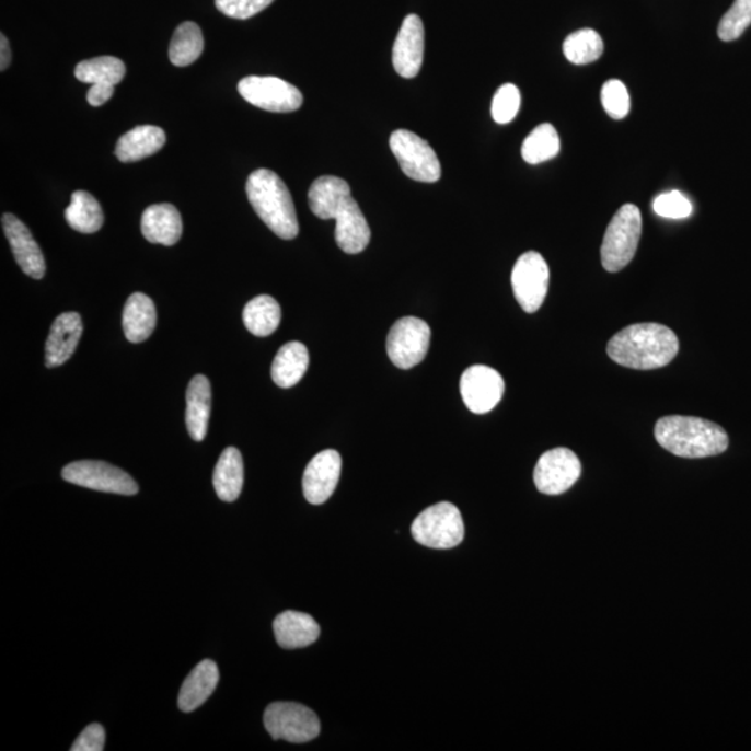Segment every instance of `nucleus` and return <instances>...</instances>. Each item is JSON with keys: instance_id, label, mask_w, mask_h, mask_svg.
Returning <instances> with one entry per match:
<instances>
[{"instance_id": "34", "label": "nucleus", "mask_w": 751, "mask_h": 751, "mask_svg": "<svg viewBox=\"0 0 751 751\" xmlns=\"http://www.w3.org/2000/svg\"><path fill=\"white\" fill-rule=\"evenodd\" d=\"M521 109V92L513 84H504L493 97L492 116L498 125H508Z\"/></svg>"}, {"instance_id": "13", "label": "nucleus", "mask_w": 751, "mask_h": 751, "mask_svg": "<svg viewBox=\"0 0 751 751\" xmlns=\"http://www.w3.org/2000/svg\"><path fill=\"white\" fill-rule=\"evenodd\" d=\"M580 472H582V465L578 455L569 449L559 447L540 457L534 467V485L540 493L559 496L578 482Z\"/></svg>"}, {"instance_id": "32", "label": "nucleus", "mask_w": 751, "mask_h": 751, "mask_svg": "<svg viewBox=\"0 0 751 751\" xmlns=\"http://www.w3.org/2000/svg\"><path fill=\"white\" fill-rule=\"evenodd\" d=\"M564 55L570 63L582 66L593 63L604 53L603 39L594 30L576 31L564 41Z\"/></svg>"}, {"instance_id": "21", "label": "nucleus", "mask_w": 751, "mask_h": 751, "mask_svg": "<svg viewBox=\"0 0 751 751\" xmlns=\"http://www.w3.org/2000/svg\"><path fill=\"white\" fill-rule=\"evenodd\" d=\"M212 406V389L207 376H194L187 389V414L185 424L189 436L195 441H203L208 434V424Z\"/></svg>"}, {"instance_id": "27", "label": "nucleus", "mask_w": 751, "mask_h": 751, "mask_svg": "<svg viewBox=\"0 0 751 751\" xmlns=\"http://www.w3.org/2000/svg\"><path fill=\"white\" fill-rule=\"evenodd\" d=\"M243 321L256 337H267L277 331L281 321L279 302L270 296H259L246 303Z\"/></svg>"}, {"instance_id": "20", "label": "nucleus", "mask_w": 751, "mask_h": 751, "mask_svg": "<svg viewBox=\"0 0 751 751\" xmlns=\"http://www.w3.org/2000/svg\"><path fill=\"white\" fill-rule=\"evenodd\" d=\"M277 643L287 650L311 646L321 636V627L311 615L285 611L273 622Z\"/></svg>"}, {"instance_id": "9", "label": "nucleus", "mask_w": 751, "mask_h": 751, "mask_svg": "<svg viewBox=\"0 0 751 751\" xmlns=\"http://www.w3.org/2000/svg\"><path fill=\"white\" fill-rule=\"evenodd\" d=\"M63 480L91 490L134 496L140 492L137 482L120 467L104 461L71 462L61 472Z\"/></svg>"}, {"instance_id": "26", "label": "nucleus", "mask_w": 751, "mask_h": 751, "mask_svg": "<svg viewBox=\"0 0 751 751\" xmlns=\"http://www.w3.org/2000/svg\"><path fill=\"white\" fill-rule=\"evenodd\" d=\"M213 486L221 501L233 502L240 497L244 486V462L234 447H229L220 455L215 467Z\"/></svg>"}, {"instance_id": "17", "label": "nucleus", "mask_w": 751, "mask_h": 751, "mask_svg": "<svg viewBox=\"0 0 751 751\" xmlns=\"http://www.w3.org/2000/svg\"><path fill=\"white\" fill-rule=\"evenodd\" d=\"M2 224L18 265L33 279H43L46 271L44 254L27 226L12 213L2 216Z\"/></svg>"}, {"instance_id": "12", "label": "nucleus", "mask_w": 751, "mask_h": 751, "mask_svg": "<svg viewBox=\"0 0 751 751\" xmlns=\"http://www.w3.org/2000/svg\"><path fill=\"white\" fill-rule=\"evenodd\" d=\"M512 290L519 305L528 313H534L543 305L548 291L550 270L547 262L539 252L529 251L519 256L513 266Z\"/></svg>"}, {"instance_id": "36", "label": "nucleus", "mask_w": 751, "mask_h": 751, "mask_svg": "<svg viewBox=\"0 0 751 751\" xmlns=\"http://www.w3.org/2000/svg\"><path fill=\"white\" fill-rule=\"evenodd\" d=\"M655 212L666 219H686L692 215V203L679 192L661 194L652 204Z\"/></svg>"}, {"instance_id": "15", "label": "nucleus", "mask_w": 751, "mask_h": 751, "mask_svg": "<svg viewBox=\"0 0 751 751\" xmlns=\"http://www.w3.org/2000/svg\"><path fill=\"white\" fill-rule=\"evenodd\" d=\"M342 455L336 450H324L312 458L303 472L302 488L307 501L321 506L333 496L342 475Z\"/></svg>"}, {"instance_id": "18", "label": "nucleus", "mask_w": 751, "mask_h": 751, "mask_svg": "<svg viewBox=\"0 0 751 751\" xmlns=\"http://www.w3.org/2000/svg\"><path fill=\"white\" fill-rule=\"evenodd\" d=\"M82 336V319L77 312L61 313L50 327L45 347V363L48 368L61 367L69 361Z\"/></svg>"}, {"instance_id": "37", "label": "nucleus", "mask_w": 751, "mask_h": 751, "mask_svg": "<svg viewBox=\"0 0 751 751\" xmlns=\"http://www.w3.org/2000/svg\"><path fill=\"white\" fill-rule=\"evenodd\" d=\"M216 8L228 18L246 20L269 8L275 0H215Z\"/></svg>"}, {"instance_id": "25", "label": "nucleus", "mask_w": 751, "mask_h": 751, "mask_svg": "<svg viewBox=\"0 0 751 751\" xmlns=\"http://www.w3.org/2000/svg\"><path fill=\"white\" fill-rule=\"evenodd\" d=\"M310 367V353L300 342L287 343L277 353L271 365V379L279 388H294Z\"/></svg>"}, {"instance_id": "8", "label": "nucleus", "mask_w": 751, "mask_h": 751, "mask_svg": "<svg viewBox=\"0 0 751 751\" xmlns=\"http://www.w3.org/2000/svg\"><path fill=\"white\" fill-rule=\"evenodd\" d=\"M265 727L275 740L307 743L321 733V721L311 708L298 703H273L265 712Z\"/></svg>"}, {"instance_id": "33", "label": "nucleus", "mask_w": 751, "mask_h": 751, "mask_svg": "<svg viewBox=\"0 0 751 751\" xmlns=\"http://www.w3.org/2000/svg\"><path fill=\"white\" fill-rule=\"evenodd\" d=\"M751 24V0H735L718 25V37L730 43L738 39Z\"/></svg>"}, {"instance_id": "11", "label": "nucleus", "mask_w": 751, "mask_h": 751, "mask_svg": "<svg viewBox=\"0 0 751 751\" xmlns=\"http://www.w3.org/2000/svg\"><path fill=\"white\" fill-rule=\"evenodd\" d=\"M239 92L252 106L273 113L296 112L303 102L297 86L277 77H245L239 82Z\"/></svg>"}, {"instance_id": "39", "label": "nucleus", "mask_w": 751, "mask_h": 751, "mask_svg": "<svg viewBox=\"0 0 751 751\" xmlns=\"http://www.w3.org/2000/svg\"><path fill=\"white\" fill-rule=\"evenodd\" d=\"M113 92H115V85L95 84L91 86L89 94H86V101H89L91 106H102L111 100Z\"/></svg>"}, {"instance_id": "10", "label": "nucleus", "mask_w": 751, "mask_h": 751, "mask_svg": "<svg viewBox=\"0 0 751 751\" xmlns=\"http://www.w3.org/2000/svg\"><path fill=\"white\" fill-rule=\"evenodd\" d=\"M431 331L429 324L418 317H403L393 324L388 337L391 362L400 369L419 365L428 355Z\"/></svg>"}, {"instance_id": "22", "label": "nucleus", "mask_w": 751, "mask_h": 751, "mask_svg": "<svg viewBox=\"0 0 751 751\" xmlns=\"http://www.w3.org/2000/svg\"><path fill=\"white\" fill-rule=\"evenodd\" d=\"M219 683V668L212 660H204L185 679L178 694V707L192 713L203 706Z\"/></svg>"}, {"instance_id": "5", "label": "nucleus", "mask_w": 751, "mask_h": 751, "mask_svg": "<svg viewBox=\"0 0 751 751\" xmlns=\"http://www.w3.org/2000/svg\"><path fill=\"white\" fill-rule=\"evenodd\" d=\"M642 236V213L636 205L626 204L610 221L606 228L603 245H601V262L604 269L616 273L635 258Z\"/></svg>"}, {"instance_id": "40", "label": "nucleus", "mask_w": 751, "mask_h": 751, "mask_svg": "<svg viewBox=\"0 0 751 751\" xmlns=\"http://www.w3.org/2000/svg\"><path fill=\"white\" fill-rule=\"evenodd\" d=\"M10 61H12V50H10L8 38L2 34L0 35V70H7Z\"/></svg>"}, {"instance_id": "19", "label": "nucleus", "mask_w": 751, "mask_h": 751, "mask_svg": "<svg viewBox=\"0 0 751 751\" xmlns=\"http://www.w3.org/2000/svg\"><path fill=\"white\" fill-rule=\"evenodd\" d=\"M141 230L149 243L172 246L182 239V215L173 205H152L142 215Z\"/></svg>"}, {"instance_id": "3", "label": "nucleus", "mask_w": 751, "mask_h": 751, "mask_svg": "<svg viewBox=\"0 0 751 751\" xmlns=\"http://www.w3.org/2000/svg\"><path fill=\"white\" fill-rule=\"evenodd\" d=\"M658 444L681 458H707L728 450L729 437L721 426L693 416H666L657 421Z\"/></svg>"}, {"instance_id": "38", "label": "nucleus", "mask_w": 751, "mask_h": 751, "mask_svg": "<svg viewBox=\"0 0 751 751\" xmlns=\"http://www.w3.org/2000/svg\"><path fill=\"white\" fill-rule=\"evenodd\" d=\"M105 729L100 724H91L80 733L71 751H102L105 749Z\"/></svg>"}, {"instance_id": "28", "label": "nucleus", "mask_w": 751, "mask_h": 751, "mask_svg": "<svg viewBox=\"0 0 751 751\" xmlns=\"http://www.w3.org/2000/svg\"><path fill=\"white\" fill-rule=\"evenodd\" d=\"M65 216L71 229L84 234L96 233L105 221L100 203L86 192H76L71 195V204L67 207Z\"/></svg>"}, {"instance_id": "7", "label": "nucleus", "mask_w": 751, "mask_h": 751, "mask_svg": "<svg viewBox=\"0 0 751 751\" xmlns=\"http://www.w3.org/2000/svg\"><path fill=\"white\" fill-rule=\"evenodd\" d=\"M390 148L406 177L420 183H436L441 177V163L428 142L408 130L391 134Z\"/></svg>"}, {"instance_id": "29", "label": "nucleus", "mask_w": 751, "mask_h": 751, "mask_svg": "<svg viewBox=\"0 0 751 751\" xmlns=\"http://www.w3.org/2000/svg\"><path fill=\"white\" fill-rule=\"evenodd\" d=\"M204 35L199 25L193 22L180 24L170 43L169 58L174 66L195 63L204 53Z\"/></svg>"}, {"instance_id": "14", "label": "nucleus", "mask_w": 751, "mask_h": 751, "mask_svg": "<svg viewBox=\"0 0 751 751\" xmlns=\"http://www.w3.org/2000/svg\"><path fill=\"white\" fill-rule=\"evenodd\" d=\"M460 389L467 409L483 415L490 413L500 403L506 383L496 369L473 365L462 373Z\"/></svg>"}, {"instance_id": "24", "label": "nucleus", "mask_w": 751, "mask_h": 751, "mask_svg": "<svg viewBox=\"0 0 751 751\" xmlns=\"http://www.w3.org/2000/svg\"><path fill=\"white\" fill-rule=\"evenodd\" d=\"M157 327V308L151 298L136 292L123 310V331L128 342L138 344L152 336Z\"/></svg>"}, {"instance_id": "23", "label": "nucleus", "mask_w": 751, "mask_h": 751, "mask_svg": "<svg viewBox=\"0 0 751 751\" xmlns=\"http://www.w3.org/2000/svg\"><path fill=\"white\" fill-rule=\"evenodd\" d=\"M166 143V134L161 127L138 126L117 141L116 157L123 163L142 161L155 155Z\"/></svg>"}, {"instance_id": "30", "label": "nucleus", "mask_w": 751, "mask_h": 751, "mask_svg": "<svg viewBox=\"0 0 751 751\" xmlns=\"http://www.w3.org/2000/svg\"><path fill=\"white\" fill-rule=\"evenodd\" d=\"M76 79L85 84L117 85L126 76V66L113 56L80 61L76 67Z\"/></svg>"}, {"instance_id": "6", "label": "nucleus", "mask_w": 751, "mask_h": 751, "mask_svg": "<svg viewBox=\"0 0 751 751\" xmlns=\"http://www.w3.org/2000/svg\"><path fill=\"white\" fill-rule=\"evenodd\" d=\"M411 532L416 542L425 547L454 548L465 538L464 519L454 504L439 502L419 513Z\"/></svg>"}, {"instance_id": "16", "label": "nucleus", "mask_w": 751, "mask_h": 751, "mask_svg": "<svg viewBox=\"0 0 751 751\" xmlns=\"http://www.w3.org/2000/svg\"><path fill=\"white\" fill-rule=\"evenodd\" d=\"M425 54V27L419 15L409 14L401 25L393 48L394 70L404 79L419 74Z\"/></svg>"}, {"instance_id": "2", "label": "nucleus", "mask_w": 751, "mask_h": 751, "mask_svg": "<svg viewBox=\"0 0 751 751\" xmlns=\"http://www.w3.org/2000/svg\"><path fill=\"white\" fill-rule=\"evenodd\" d=\"M678 351L677 334L658 323H637L622 328L606 346V354L612 361L637 370L667 367Z\"/></svg>"}, {"instance_id": "4", "label": "nucleus", "mask_w": 751, "mask_h": 751, "mask_svg": "<svg viewBox=\"0 0 751 751\" xmlns=\"http://www.w3.org/2000/svg\"><path fill=\"white\" fill-rule=\"evenodd\" d=\"M245 188L252 208L267 228L282 240H294L300 226L285 182L271 170L259 169L250 174Z\"/></svg>"}, {"instance_id": "1", "label": "nucleus", "mask_w": 751, "mask_h": 751, "mask_svg": "<svg viewBox=\"0 0 751 751\" xmlns=\"http://www.w3.org/2000/svg\"><path fill=\"white\" fill-rule=\"evenodd\" d=\"M313 215L322 220H336V243L346 254L367 250L370 228L346 180L322 176L315 180L308 193Z\"/></svg>"}, {"instance_id": "31", "label": "nucleus", "mask_w": 751, "mask_h": 751, "mask_svg": "<svg viewBox=\"0 0 751 751\" xmlns=\"http://www.w3.org/2000/svg\"><path fill=\"white\" fill-rule=\"evenodd\" d=\"M561 148L559 136L554 126L544 123L529 134L522 146L524 162L539 164L558 155Z\"/></svg>"}, {"instance_id": "35", "label": "nucleus", "mask_w": 751, "mask_h": 751, "mask_svg": "<svg viewBox=\"0 0 751 751\" xmlns=\"http://www.w3.org/2000/svg\"><path fill=\"white\" fill-rule=\"evenodd\" d=\"M601 102H603L606 115L615 120L625 118L631 111V96L624 82L620 80L606 81L601 90Z\"/></svg>"}]
</instances>
